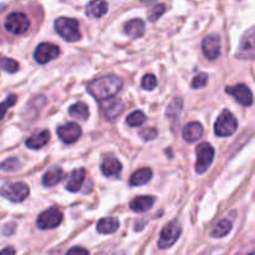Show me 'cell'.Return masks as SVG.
<instances>
[{"instance_id":"cell-1","label":"cell","mask_w":255,"mask_h":255,"mask_svg":"<svg viewBox=\"0 0 255 255\" xmlns=\"http://www.w3.org/2000/svg\"><path fill=\"white\" fill-rule=\"evenodd\" d=\"M122 81L120 77L115 75H107V76L99 77L87 85V91L97 100L111 99L117 92L121 90Z\"/></svg>"},{"instance_id":"cell-2","label":"cell","mask_w":255,"mask_h":255,"mask_svg":"<svg viewBox=\"0 0 255 255\" xmlns=\"http://www.w3.org/2000/svg\"><path fill=\"white\" fill-rule=\"evenodd\" d=\"M57 34L66 41L74 42L81 39V34L79 30V22L70 17H59L54 24Z\"/></svg>"},{"instance_id":"cell-3","label":"cell","mask_w":255,"mask_h":255,"mask_svg":"<svg viewBox=\"0 0 255 255\" xmlns=\"http://www.w3.org/2000/svg\"><path fill=\"white\" fill-rule=\"evenodd\" d=\"M238 128V121L236 116L229 110H224L219 115L216 125H214V132L219 137L232 136Z\"/></svg>"},{"instance_id":"cell-4","label":"cell","mask_w":255,"mask_h":255,"mask_svg":"<svg viewBox=\"0 0 255 255\" xmlns=\"http://www.w3.org/2000/svg\"><path fill=\"white\" fill-rule=\"evenodd\" d=\"M29 193V187L24 182H14V183L4 184L1 187V189H0V194L4 198L14 202V203H19V202H22L24 199H26Z\"/></svg>"},{"instance_id":"cell-5","label":"cell","mask_w":255,"mask_h":255,"mask_svg":"<svg viewBox=\"0 0 255 255\" xmlns=\"http://www.w3.org/2000/svg\"><path fill=\"white\" fill-rule=\"evenodd\" d=\"M182 233V227L181 223L178 221H172L162 229L161 237H159L158 247L161 249H167L171 248L178 238L181 237Z\"/></svg>"},{"instance_id":"cell-6","label":"cell","mask_w":255,"mask_h":255,"mask_svg":"<svg viewBox=\"0 0 255 255\" xmlns=\"http://www.w3.org/2000/svg\"><path fill=\"white\" fill-rule=\"evenodd\" d=\"M214 159V148L208 142H202L197 146V173L202 174L211 167Z\"/></svg>"},{"instance_id":"cell-7","label":"cell","mask_w":255,"mask_h":255,"mask_svg":"<svg viewBox=\"0 0 255 255\" xmlns=\"http://www.w3.org/2000/svg\"><path fill=\"white\" fill-rule=\"evenodd\" d=\"M237 57L243 60L255 59V26L247 30L242 36Z\"/></svg>"},{"instance_id":"cell-8","label":"cell","mask_w":255,"mask_h":255,"mask_svg":"<svg viewBox=\"0 0 255 255\" xmlns=\"http://www.w3.org/2000/svg\"><path fill=\"white\" fill-rule=\"evenodd\" d=\"M4 26L11 34L20 35L27 31L30 26V21L26 15L22 14V12H11L5 20Z\"/></svg>"},{"instance_id":"cell-9","label":"cell","mask_w":255,"mask_h":255,"mask_svg":"<svg viewBox=\"0 0 255 255\" xmlns=\"http://www.w3.org/2000/svg\"><path fill=\"white\" fill-rule=\"evenodd\" d=\"M62 221V213L57 208H50L42 212L37 217L36 226L39 229H54L60 226Z\"/></svg>"},{"instance_id":"cell-10","label":"cell","mask_w":255,"mask_h":255,"mask_svg":"<svg viewBox=\"0 0 255 255\" xmlns=\"http://www.w3.org/2000/svg\"><path fill=\"white\" fill-rule=\"evenodd\" d=\"M59 54L60 49L56 45L51 44V42H41L35 50L34 59L36 62L44 65L59 56Z\"/></svg>"},{"instance_id":"cell-11","label":"cell","mask_w":255,"mask_h":255,"mask_svg":"<svg viewBox=\"0 0 255 255\" xmlns=\"http://www.w3.org/2000/svg\"><path fill=\"white\" fill-rule=\"evenodd\" d=\"M226 92L233 96L243 106H251L253 104V94L247 85L238 84L234 86H228L226 89Z\"/></svg>"},{"instance_id":"cell-12","label":"cell","mask_w":255,"mask_h":255,"mask_svg":"<svg viewBox=\"0 0 255 255\" xmlns=\"http://www.w3.org/2000/svg\"><path fill=\"white\" fill-rule=\"evenodd\" d=\"M57 136L65 143H74L81 136V127L75 122H69L57 128Z\"/></svg>"},{"instance_id":"cell-13","label":"cell","mask_w":255,"mask_h":255,"mask_svg":"<svg viewBox=\"0 0 255 255\" xmlns=\"http://www.w3.org/2000/svg\"><path fill=\"white\" fill-rule=\"evenodd\" d=\"M101 109L106 120L115 121L121 115L122 110H124V102L120 99H116V97H111V99L101 101Z\"/></svg>"},{"instance_id":"cell-14","label":"cell","mask_w":255,"mask_h":255,"mask_svg":"<svg viewBox=\"0 0 255 255\" xmlns=\"http://www.w3.org/2000/svg\"><path fill=\"white\" fill-rule=\"evenodd\" d=\"M202 50L207 59L216 60L221 55V39L217 34L208 35L202 42Z\"/></svg>"},{"instance_id":"cell-15","label":"cell","mask_w":255,"mask_h":255,"mask_svg":"<svg viewBox=\"0 0 255 255\" xmlns=\"http://www.w3.org/2000/svg\"><path fill=\"white\" fill-rule=\"evenodd\" d=\"M154 204V197L152 196H138L133 198L129 203V208L137 213H143L151 209Z\"/></svg>"},{"instance_id":"cell-16","label":"cell","mask_w":255,"mask_h":255,"mask_svg":"<svg viewBox=\"0 0 255 255\" xmlns=\"http://www.w3.org/2000/svg\"><path fill=\"white\" fill-rule=\"evenodd\" d=\"M101 171L104 173V176L106 177H117L121 173L122 164L119 159L110 157V158H106L102 161Z\"/></svg>"},{"instance_id":"cell-17","label":"cell","mask_w":255,"mask_h":255,"mask_svg":"<svg viewBox=\"0 0 255 255\" xmlns=\"http://www.w3.org/2000/svg\"><path fill=\"white\" fill-rule=\"evenodd\" d=\"M203 136V127L199 122H191L183 129V138L189 143L198 141Z\"/></svg>"},{"instance_id":"cell-18","label":"cell","mask_w":255,"mask_h":255,"mask_svg":"<svg viewBox=\"0 0 255 255\" xmlns=\"http://www.w3.org/2000/svg\"><path fill=\"white\" fill-rule=\"evenodd\" d=\"M85 176H86V172H85L84 168H79L72 171L69 177V181H67L66 183V188L69 189L70 192H79L80 189H81L82 183H84Z\"/></svg>"},{"instance_id":"cell-19","label":"cell","mask_w":255,"mask_h":255,"mask_svg":"<svg viewBox=\"0 0 255 255\" xmlns=\"http://www.w3.org/2000/svg\"><path fill=\"white\" fill-rule=\"evenodd\" d=\"M97 232L101 234H114L116 233L117 229L120 228L119 219L114 218V217H109V218H102L99 221L96 226Z\"/></svg>"},{"instance_id":"cell-20","label":"cell","mask_w":255,"mask_h":255,"mask_svg":"<svg viewBox=\"0 0 255 255\" xmlns=\"http://www.w3.org/2000/svg\"><path fill=\"white\" fill-rule=\"evenodd\" d=\"M49 138L50 132L47 129H42L41 132L32 134L31 137L26 139V146L31 149H39L49 142Z\"/></svg>"},{"instance_id":"cell-21","label":"cell","mask_w":255,"mask_h":255,"mask_svg":"<svg viewBox=\"0 0 255 255\" xmlns=\"http://www.w3.org/2000/svg\"><path fill=\"white\" fill-rule=\"evenodd\" d=\"M107 9H109V6H107L106 1L95 0V1H91L87 4L86 14L89 15L90 17H101L106 14Z\"/></svg>"},{"instance_id":"cell-22","label":"cell","mask_w":255,"mask_h":255,"mask_svg":"<svg viewBox=\"0 0 255 255\" xmlns=\"http://www.w3.org/2000/svg\"><path fill=\"white\" fill-rule=\"evenodd\" d=\"M125 31L131 37H141L144 34V22L141 19H132L125 24Z\"/></svg>"},{"instance_id":"cell-23","label":"cell","mask_w":255,"mask_h":255,"mask_svg":"<svg viewBox=\"0 0 255 255\" xmlns=\"http://www.w3.org/2000/svg\"><path fill=\"white\" fill-rule=\"evenodd\" d=\"M62 178H64V172H62V169L55 167V168L49 169V171L44 174V177H42V184H44L45 187H54L55 184L59 183Z\"/></svg>"},{"instance_id":"cell-24","label":"cell","mask_w":255,"mask_h":255,"mask_svg":"<svg viewBox=\"0 0 255 255\" xmlns=\"http://www.w3.org/2000/svg\"><path fill=\"white\" fill-rule=\"evenodd\" d=\"M152 178V171L149 168H141L138 171L134 172L131 176L129 183L131 186H143V184L148 183Z\"/></svg>"},{"instance_id":"cell-25","label":"cell","mask_w":255,"mask_h":255,"mask_svg":"<svg viewBox=\"0 0 255 255\" xmlns=\"http://www.w3.org/2000/svg\"><path fill=\"white\" fill-rule=\"evenodd\" d=\"M232 227H233V223H232L229 219H222V221L218 222L217 226L214 227L211 236L213 237V238H223V237L228 236V234L231 233Z\"/></svg>"},{"instance_id":"cell-26","label":"cell","mask_w":255,"mask_h":255,"mask_svg":"<svg viewBox=\"0 0 255 255\" xmlns=\"http://www.w3.org/2000/svg\"><path fill=\"white\" fill-rule=\"evenodd\" d=\"M70 116H72L74 119L81 120V121H86L89 119V107L84 104V102H77V104L72 105L69 110Z\"/></svg>"},{"instance_id":"cell-27","label":"cell","mask_w":255,"mask_h":255,"mask_svg":"<svg viewBox=\"0 0 255 255\" xmlns=\"http://www.w3.org/2000/svg\"><path fill=\"white\" fill-rule=\"evenodd\" d=\"M146 115L143 114L142 111H134L127 117V124L129 125L131 127H137V126H141L146 122Z\"/></svg>"},{"instance_id":"cell-28","label":"cell","mask_w":255,"mask_h":255,"mask_svg":"<svg viewBox=\"0 0 255 255\" xmlns=\"http://www.w3.org/2000/svg\"><path fill=\"white\" fill-rule=\"evenodd\" d=\"M0 67H1L2 70H5L6 72L14 74V72H16L17 69H19V64L12 59L0 56Z\"/></svg>"},{"instance_id":"cell-29","label":"cell","mask_w":255,"mask_h":255,"mask_svg":"<svg viewBox=\"0 0 255 255\" xmlns=\"http://www.w3.org/2000/svg\"><path fill=\"white\" fill-rule=\"evenodd\" d=\"M20 162L17 158H9L6 161L0 163V171H6V172H14L20 168Z\"/></svg>"},{"instance_id":"cell-30","label":"cell","mask_w":255,"mask_h":255,"mask_svg":"<svg viewBox=\"0 0 255 255\" xmlns=\"http://www.w3.org/2000/svg\"><path fill=\"white\" fill-rule=\"evenodd\" d=\"M157 86V79L154 75L152 74H147L144 75L143 79H142V87L147 91H152L154 90V87Z\"/></svg>"},{"instance_id":"cell-31","label":"cell","mask_w":255,"mask_h":255,"mask_svg":"<svg viewBox=\"0 0 255 255\" xmlns=\"http://www.w3.org/2000/svg\"><path fill=\"white\" fill-rule=\"evenodd\" d=\"M15 102H16V96H15V95H10L2 104H0V120H2V117L6 114L7 109L14 106Z\"/></svg>"},{"instance_id":"cell-32","label":"cell","mask_w":255,"mask_h":255,"mask_svg":"<svg viewBox=\"0 0 255 255\" xmlns=\"http://www.w3.org/2000/svg\"><path fill=\"white\" fill-rule=\"evenodd\" d=\"M164 11H166V7H164L163 4L154 5L153 9L149 11V15H148L149 20H151V21H156V20H158L159 17L164 14Z\"/></svg>"},{"instance_id":"cell-33","label":"cell","mask_w":255,"mask_h":255,"mask_svg":"<svg viewBox=\"0 0 255 255\" xmlns=\"http://www.w3.org/2000/svg\"><path fill=\"white\" fill-rule=\"evenodd\" d=\"M208 82V75L204 74V72H201V74L197 75L196 77L192 81V87L193 89H201V87H204Z\"/></svg>"},{"instance_id":"cell-34","label":"cell","mask_w":255,"mask_h":255,"mask_svg":"<svg viewBox=\"0 0 255 255\" xmlns=\"http://www.w3.org/2000/svg\"><path fill=\"white\" fill-rule=\"evenodd\" d=\"M157 134H158V132H157V129L153 128V127L143 128L139 132V136H141V138L143 139V141H152V139L156 138Z\"/></svg>"},{"instance_id":"cell-35","label":"cell","mask_w":255,"mask_h":255,"mask_svg":"<svg viewBox=\"0 0 255 255\" xmlns=\"http://www.w3.org/2000/svg\"><path fill=\"white\" fill-rule=\"evenodd\" d=\"M182 110V101L181 99H174L173 102H172L171 105H169L168 107V111H167V115H168L169 117H172L174 115H178L179 112H181Z\"/></svg>"},{"instance_id":"cell-36","label":"cell","mask_w":255,"mask_h":255,"mask_svg":"<svg viewBox=\"0 0 255 255\" xmlns=\"http://www.w3.org/2000/svg\"><path fill=\"white\" fill-rule=\"evenodd\" d=\"M66 255H90V254L86 249L80 248V247H74V248H71L69 252H67Z\"/></svg>"},{"instance_id":"cell-37","label":"cell","mask_w":255,"mask_h":255,"mask_svg":"<svg viewBox=\"0 0 255 255\" xmlns=\"http://www.w3.org/2000/svg\"><path fill=\"white\" fill-rule=\"evenodd\" d=\"M0 255H15V249L12 247H7L0 252Z\"/></svg>"},{"instance_id":"cell-38","label":"cell","mask_w":255,"mask_h":255,"mask_svg":"<svg viewBox=\"0 0 255 255\" xmlns=\"http://www.w3.org/2000/svg\"><path fill=\"white\" fill-rule=\"evenodd\" d=\"M112 255H125L124 253H115V254H112Z\"/></svg>"},{"instance_id":"cell-39","label":"cell","mask_w":255,"mask_h":255,"mask_svg":"<svg viewBox=\"0 0 255 255\" xmlns=\"http://www.w3.org/2000/svg\"><path fill=\"white\" fill-rule=\"evenodd\" d=\"M251 255H255V252H253V253H252Z\"/></svg>"}]
</instances>
